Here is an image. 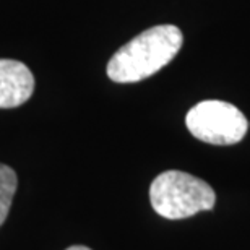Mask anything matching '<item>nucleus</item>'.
<instances>
[{
    "label": "nucleus",
    "instance_id": "obj_1",
    "mask_svg": "<svg viewBox=\"0 0 250 250\" xmlns=\"http://www.w3.org/2000/svg\"><path fill=\"white\" fill-rule=\"evenodd\" d=\"M184 42L174 24H158L140 33L111 57L107 77L116 83H137L151 77L172 61Z\"/></svg>",
    "mask_w": 250,
    "mask_h": 250
},
{
    "label": "nucleus",
    "instance_id": "obj_2",
    "mask_svg": "<svg viewBox=\"0 0 250 250\" xmlns=\"http://www.w3.org/2000/svg\"><path fill=\"white\" fill-rule=\"evenodd\" d=\"M149 202L166 219L190 218L214 207L216 195L209 184L182 171H164L149 187Z\"/></svg>",
    "mask_w": 250,
    "mask_h": 250
},
{
    "label": "nucleus",
    "instance_id": "obj_3",
    "mask_svg": "<svg viewBox=\"0 0 250 250\" xmlns=\"http://www.w3.org/2000/svg\"><path fill=\"white\" fill-rule=\"evenodd\" d=\"M186 124L195 138L209 145H236L249 130L246 116L236 106L218 99L195 104Z\"/></svg>",
    "mask_w": 250,
    "mask_h": 250
},
{
    "label": "nucleus",
    "instance_id": "obj_4",
    "mask_svg": "<svg viewBox=\"0 0 250 250\" xmlns=\"http://www.w3.org/2000/svg\"><path fill=\"white\" fill-rule=\"evenodd\" d=\"M34 91V77L18 61L0 59V109L21 106Z\"/></svg>",
    "mask_w": 250,
    "mask_h": 250
},
{
    "label": "nucleus",
    "instance_id": "obj_5",
    "mask_svg": "<svg viewBox=\"0 0 250 250\" xmlns=\"http://www.w3.org/2000/svg\"><path fill=\"white\" fill-rule=\"evenodd\" d=\"M17 174L12 167L0 164V226L8 216L10 207L13 202V195L17 192Z\"/></svg>",
    "mask_w": 250,
    "mask_h": 250
},
{
    "label": "nucleus",
    "instance_id": "obj_6",
    "mask_svg": "<svg viewBox=\"0 0 250 250\" xmlns=\"http://www.w3.org/2000/svg\"><path fill=\"white\" fill-rule=\"evenodd\" d=\"M65 250H91V249H88V247H84V246H72V247H68V249H65Z\"/></svg>",
    "mask_w": 250,
    "mask_h": 250
}]
</instances>
